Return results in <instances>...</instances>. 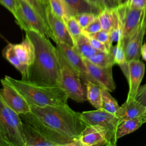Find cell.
<instances>
[{
    "label": "cell",
    "mask_w": 146,
    "mask_h": 146,
    "mask_svg": "<svg viewBox=\"0 0 146 146\" xmlns=\"http://www.w3.org/2000/svg\"><path fill=\"white\" fill-rule=\"evenodd\" d=\"M25 32L35 48V57L30 68L29 80L41 85L60 86L62 65L57 47L44 35L33 30Z\"/></svg>",
    "instance_id": "obj_1"
},
{
    "label": "cell",
    "mask_w": 146,
    "mask_h": 146,
    "mask_svg": "<svg viewBox=\"0 0 146 146\" xmlns=\"http://www.w3.org/2000/svg\"><path fill=\"white\" fill-rule=\"evenodd\" d=\"M31 112L52 129L74 140L79 138L87 125L80 113L74 111L67 104L44 107L31 106Z\"/></svg>",
    "instance_id": "obj_2"
},
{
    "label": "cell",
    "mask_w": 146,
    "mask_h": 146,
    "mask_svg": "<svg viewBox=\"0 0 146 146\" xmlns=\"http://www.w3.org/2000/svg\"><path fill=\"white\" fill-rule=\"evenodd\" d=\"M19 115L26 146H81L78 139L74 140L65 137L43 123L31 112Z\"/></svg>",
    "instance_id": "obj_3"
},
{
    "label": "cell",
    "mask_w": 146,
    "mask_h": 146,
    "mask_svg": "<svg viewBox=\"0 0 146 146\" xmlns=\"http://www.w3.org/2000/svg\"><path fill=\"white\" fill-rule=\"evenodd\" d=\"M5 78L22 94L30 106L44 107L67 104V95L59 86L41 85L8 75Z\"/></svg>",
    "instance_id": "obj_4"
},
{
    "label": "cell",
    "mask_w": 146,
    "mask_h": 146,
    "mask_svg": "<svg viewBox=\"0 0 146 146\" xmlns=\"http://www.w3.org/2000/svg\"><path fill=\"white\" fill-rule=\"evenodd\" d=\"M2 54L3 57L20 72L22 79L29 80L30 68L34 60L35 48L26 35L21 43H8L3 48Z\"/></svg>",
    "instance_id": "obj_5"
},
{
    "label": "cell",
    "mask_w": 146,
    "mask_h": 146,
    "mask_svg": "<svg viewBox=\"0 0 146 146\" xmlns=\"http://www.w3.org/2000/svg\"><path fill=\"white\" fill-rule=\"evenodd\" d=\"M0 132L10 146H26L20 115L4 102L1 95Z\"/></svg>",
    "instance_id": "obj_6"
},
{
    "label": "cell",
    "mask_w": 146,
    "mask_h": 146,
    "mask_svg": "<svg viewBox=\"0 0 146 146\" xmlns=\"http://www.w3.org/2000/svg\"><path fill=\"white\" fill-rule=\"evenodd\" d=\"M17 9L14 17L15 22L20 28L25 31H35L54 42L55 38L52 33L39 14L24 1L17 0Z\"/></svg>",
    "instance_id": "obj_7"
},
{
    "label": "cell",
    "mask_w": 146,
    "mask_h": 146,
    "mask_svg": "<svg viewBox=\"0 0 146 146\" xmlns=\"http://www.w3.org/2000/svg\"><path fill=\"white\" fill-rule=\"evenodd\" d=\"M80 116L87 125H97L107 132L108 146H115L117 139L116 132L120 120L115 115L108 112L103 110H95L93 111L80 112Z\"/></svg>",
    "instance_id": "obj_8"
},
{
    "label": "cell",
    "mask_w": 146,
    "mask_h": 146,
    "mask_svg": "<svg viewBox=\"0 0 146 146\" xmlns=\"http://www.w3.org/2000/svg\"><path fill=\"white\" fill-rule=\"evenodd\" d=\"M60 58L62 65L60 86L66 92L68 99H71L78 103H83L87 100L86 91L83 87L79 76L66 63L60 54Z\"/></svg>",
    "instance_id": "obj_9"
},
{
    "label": "cell",
    "mask_w": 146,
    "mask_h": 146,
    "mask_svg": "<svg viewBox=\"0 0 146 146\" xmlns=\"http://www.w3.org/2000/svg\"><path fill=\"white\" fill-rule=\"evenodd\" d=\"M56 47L66 63L72 69L85 83L92 82L83 58L73 47L59 42H55Z\"/></svg>",
    "instance_id": "obj_10"
},
{
    "label": "cell",
    "mask_w": 146,
    "mask_h": 146,
    "mask_svg": "<svg viewBox=\"0 0 146 146\" xmlns=\"http://www.w3.org/2000/svg\"><path fill=\"white\" fill-rule=\"evenodd\" d=\"M0 95L4 102L19 115L31 112V106L22 94L5 78L1 79Z\"/></svg>",
    "instance_id": "obj_11"
},
{
    "label": "cell",
    "mask_w": 146,
    "mask_h": 146,
    "mask_svg": "<svg viewBox=\"0 0 146 146\" xmlns=\"http://www.w3.org/2000/svg\"><path fill=\"white\" fill-rule=\"evenodd\" d=\"M123 29V41L127 39L145 17L146 9L131 8L122 4L116 8Z\"/></svg>",
    "instance_id": "obj_12"
},
{
    "label": "cell",
    "mask_w": 146,
    "mask_h": 146,
    "mask_svg": "<svg viewBox=\"0 0 146 146\" xmlns=\"http://www.w3.org/2000/svg\"><path fill=\"white\" fill-rule=\"evenodd\" d=\"M146 15L136 30L129 38L123 41V47L128 61L133 59H140L143 42L145 35Z\"/></svg>",
    "instance_id": "obj_13"
},
{
    "label": "cell",
    "mask_w": 146,
    "mask_h": 146,
    "mask_svg": "<svg viewBox=\"0 0 146 146\" xmlns=\"http://www.w3.org/2000/svg\"><path fill=\"white\" fill-rule=\"evenodd\" d=\"M83 59L93 83L99 84L110 92L113 91L116 88V84L112 75V67H99L87 59Z\"/></svg>",
    "instance_id": "obj_14"
},
{
    "label": "cell",
    "mask_w": 146,
    "mask_h": 146,
    "mask_svg": "<svg viewBox=\"0 0 146 146\" xmlns=\"http://www.w3.org/2000/svg\"><path fill=\"white\" fill-rule=\"evenodd\" d=\"M47 19L48 26L55 38L54 42L59 41L74 47V43L66 22L52 12L48 5L47 6Z\"/></svg>",
    "instance_id": "obj_15"
},
{
    "label": "cell",
    "mask_w": 146,
    "mask_h": 146,
    "mask_svg": "<svg viewBox=\"0 0 146 146\" xmlns=\"http://www.w3.org/2000/svg\"><path fill=\"white\" fill-rule=\"evenodd\" d=\"M78 140L81 146H108L106 131L97 125H87L80 133Z\"/></svg>",
    "instance_id": "obj_16"
},
{
    "label": "cell",
    "mask_w": 146,
    "mask_h": 146,
    "mask_svg": "<svg viewBox=\"0 0 146 146\" xmlns=\"http://www.w3.org/2000/svg\"><path fill=\"white\" fill-rule=\"evenodd\" d=\"M128 66L129 91L127 100L135 99L145 73V64L140 59H133L128 61Z\"/></svg>",
    "instance_id": "obj_17"
},
{
    "label": "cell",
    "mask_w": 146,
    "mask_h": 146,
    "mask_svg": "<svg viewBox=\"0 0 146 146\" xmlns=\"http://www.w3.org/2000/svg\"><path fill=\"white\" fill-rule=\"evenodd\" d=\"M146 111V107L142 105L135 99L127 100L120 106L115 115L120 122L123 120L140 117Z\"/></svg>",
    "instance_id": "obj_18"
},
{
    "label": "cell",
    "mask_w": 146,
    "mask_h": 146,
    "mask_svg": "<svg viewBox=\"0 0 146 146\" xmlns=\"http://www.w3.org/2000/svg\"><path fill=\"white\" fill-rule=\"evenodd\" d=\"M70 16L83 13H92L98 16L101 9L88 0H64Z\"/></svg>",
    "instance_id": "obj_19"
},
{
    "label": "cell",
    "mask_w": 146,
    "mask_h": 146,
    "mask_svg": "<svg viewBox=\"0 0 146 146\" xmlns=\"http://www.w3.org/2000/svg\"><path fill=\"white\" fill-rule=\"evenodd\" d=\"M114 58L115 64H117L122 71L127 82L129 79L128 61L127 60L123 43V39H120L115 46H112L111 51Z\"/></svg>",
    "instance_id": "obj_20"
},
{
    "label": "cell",
    "mask_w": 146,
    "mask_h": 146,
    "mask_svg": "<svg viewBox=\"0 0 146 146\" xmlns=\"http://www.w3.org/2000/svg\"><path fill=\"white\" fill-rule=\"evenodd\" d=\"M87 100L97 110H102V88L99 84L88 82L85 83Z\"/></svg>",
    "instance_id": "obj_21"
},
{
    "label": "cell",
    "mask_w": 146,
    "mask_h": 146,
    "mask_svg": "<svg viewBox=\"0 0 146 146\" xmlns=\"http://www.w3.org/2000/svg\"><path fill=\"white\" fill-rule=\"evenodd\" d=\"M73 47L83 59H88L98 52L91 45L88 37L83 33L75 42Z\"/></svg>",
    "instance_id": "obj_22"
},
{
    "label": "cell",
    "mask_w": 146,
    "mask_h": 146,
    "mask_svg": "<svg viewBox=\"0 0 146 146\" xmlns=\"http://www.w3.org/2000/svg\"><path fill=\"white\" fill-rule=\"evenodd\" d=\"M143 124L144 123L140 117L122 121L119 124L116 130V139L118 140L121 137L135 131Z\"/></svg>",
    "instance_id": "obj_23"
},
{
    "label": "cell",
    "mask_w": 146,
    "mask_h": 146,
    "mask_svg": "<svg viewBox=\"0 0 146 146\" xmlns=\"http://www.w3.org/2000/svg\"><path fill=\"white\" fill-rule=\"evenodd\" d=\"M88 60L92 63L102 67H112L115 64L114 58L111 52L98 51L90 57Z\"/></svg>",
    "instance_id": "obj_24"
},
{
    "label": "cell",
    "mask_w": 146,
    "mask_h": 146,
    "mask_svg": "<svg viewBox=\"0 0 146 146\" xmlns=\"http://www.w3.org/2000/svg\"><path fill=\"white\" fill-rule=\"evenodd\" d=\"M110 91L106 88H102V110L112 114H115L120 106L116 100L111 95Z\"/></svg>",
    "instance_id": "obj_25"
},
{
    "label": "cell",
    "mask_w": 146,
    "mask_h": 146,
    "mask_svg": "<svg viewBox=\"0 0 146 146\" xmlns=\"http://www.w3.org/2000/svg\"><path fill=\"white\" fill-rule=\"evenodd\" d=\"M117 15L116 9H104L98 15L103 30L110 31Z\"/></svg>",
    "instance_id": "obj_26"
},
{
    "label": "cell",
    "mask_w": 146,
    "mask_h": 146,
    "mask_svg": "<svg viewBox=\"0 0 146 146\" xmlns=\"http://www.w3.org/2000/svg\"><path fill=\"white\" fill-rule=\"evenodd\" d=\"M48 6L52 12L65 22L71 17L64 0H48Z\"/></svg>",
    "instance_id": "obj_27"
},
{
    "label": "cell",
    "mask_w": 146,
    "mask_h": 146,
    "mask_svg": "<svg viewBox=\"0 0 146 146\" xmlns=\"http://www.w3.org/2000/svg\"><path fill=\"white\" fill-rule=\"evenodd\" d=\"M66 24L74 43H75L78 38L83 34L82 29L80 27L74 16L70 17L66 21Z\"/></svg>",
    "instance_id": "obj_28"
},
{
    "label": "cell",
    "mask_w": 146,
    "mask_h": 146,
    "mask_svg": "<svg viewBox=\"0 0 146 146\" xmlns=\"http://www.w3.org/2000/svg\"><path fill=\"white\" fill-rule=\"evenodd\" d=\"M86 35L90 38H94V39L99 40V42H102V43H103L107 48L108 51L110 52L113 46L112 44V42L111 39L110 33L108 31L102 29L97 33H95L94 34H88Z\"/></svg>",
    "instance_id": "obj_29"
},
{
    "label": "cell",
    "mask_w": 146,
    "mask_h": 146,
    "mask_svg": "<svg viewBox=\"0 0 146 146\" xmlns=\"http://www.w3.org/2000/svg\"><path fill=\"white\" fill-rule=\"evenodd\" d=\"M31 7H33L42 17L45 23L47 25V5L43 3L40 0H23Z\"/></svg>",
    "instance_id": "obj_30"
},
{
    "label": "cell",
    "mask_w": 146,
    "mask_h": 146,
    "mask_svg": "<svg viewBox=\"0 0 146 146\" xmlns=\"http://www.w3.org/2000/svg\"><path fill=\"white\" fill-rule=\"evenodd\" d=\"M74 17L83 30L90 25L98 17V15L92 13H83L79 14Z\"/></svg>",
    "instance_id": "obj_31"
},
{
    "label": "cell",
    "mask_w": 146,
    "mask_h": 146,
    "mask_svg": "<svg viewBox=\"0 0 146 146\" xmlns=\"http://www.w3.org/2000/svg\"><path fill=\"white\" fill-rule=\"evenodd\" d=\"M102 30L98 16L86 27L82 30L83 33L86 35L94 34Z\"/></svg>",
    "instance_id": "obj_32"
},
{
    "label": "cell",
    "mask_w": 146,
    "mask_h": 146,
    "mask_svg": "<svg viewBox=\"0 0 146 146\" xmlns=\"http://www.w3.org/2000/svg\"><path fill=\"white\" fill-rule=\"evenodd\" d=\"M98 3L101 10L104 9H116L123 4L121 0H98Z\"/></svg>",
    "instance_id": "obj_33"
},
{
    "label": "cell",
    "mask_w": 146,
    "mask_h": 146,
    "mask_svg": "<svg viewBox=\"0 0 146 146\" xmlns=\"http://www.w3.org/2000/svg\"><path fill=\"white\" fill-rule=\"evenodd\" d=\"M0 4L6 8L13 15H15L18 5L17 0H0Z\"/></svg>",
    "instance_id": "obj_34"
},
{
    "label": "cell",
    "mask_w": 146,
    "mask_h": 146,
    "mask_svg": "<svg viewBox=\"0 0 146 146\" xmlns=\"http://www.w3.org/2000/svg\"><path fill=\"white\" fill-rule=\"evenodd\" d=\"M135 99L146 107V84L140 86L135 96Z\"/></svg>",
    "instance_id": "obj_35"
},
{
    "label": "cell",
    "mask_w": 146,
    "mask_h": 146,
    "mask_svg": "<svg viewBox=\"0 0 146 146\" xmlns=\"http://www.w3.org/2000/svg\"><path fill=\"white\" fill-rule=\"evenodd\" d=\"M124 4L131 8L137 9H146V0H127Z\"/></svg>",
    "instance_id": "obj_36"
},
{
    "label": "cell",
    "mask_w": 146,
    "mask_h": 146,
    "mask_svg": "<svg viewBox=\"0 0 146 146\" xmlns=\"http://www.w3.org/2000/svg\"><path fill=\"white\" fill-rule=\"evenodd\" d=\"M88 38H89V40H90V42L91 45L93 46V47L95 49H96L98 51L109 52L107 48L103 43H102V42H99V40H98L94 38H90V37H88Z\"/></svg>",
    "instance_id": "obj_37"
},
{
    "label": "cell",
    "mask_w": 146,
    "mask_h": 146,
    "mask_svg": "<svg viewBox=\"0 0 146 146\" xmlns=\"http://www.w3.org/2000/svg\"><path fill=\"white\" fill-rule=\"evenodd\" d=\"M0 146H10L9 143L3 137L0 132Z\"/></svg>",
    "instance_id": "obj_38"
},
{
    "label": "cell",
    "mask_w": 146,
    "mask_h": 146,
    "mask_svg": "<svg viewBox=\"0 0 146 146\" xmlns=\"http://www.w3.org/2000/svg\"><path fill=\"white\" fill-rule=\"evenodd\" d=\"M141 56L142 58L146 62V43L143 44L141 49Z\"/></svg>",
    "instance_id": "obj_39"
},
{
    "label": "cell",
    "mask_w": 146,
    "mask_h": 146,
    "mask_svg": "<svg viewBox=\"0 0 146 146\" xmlns=\"http://www.w3.org/2000/svg\"><path fill=\"white\" fill-rule=\"evenodd\" d=\"M140 117L141 118L143 121L144 123H146V111H145V112L140 116Z\"/></svg>",
    "instance_id": "obj_40"
},
{
    "label": "cell",
    "mask_w": 146,
    "mask_h": 146,
    "mask_svg": "<svg viewBox=\"0 0 146 146\" xmlns=\"http://www.w3.org/2000/svg\"><path fill=\"white\" fill-rule=\"evenodd\" d=\"M88 1H90V2H91L92 3L96 5L97 6H98V0H88ZM99 7V6H98Z\"/></svg>",
    "instance_id": "obj_41"
},
{
    "label": "cell",
    "mask_w": 146,
    "mask_h": 146,
    "mask_svg": "<svg viewBox=\"0 0 146 146\" xmlns=\"http://www.w3.org/2000/svg\"><path fill=\"white\" fill-rule=\"evenodd\" d=\"M43 3H44L46 5H48V0H40Z\"/></svg>",
    "instance_id": "obj_42"
},
{
    "label": "cell",
    "mask_w": 146,
    "mask_h": 146,
    "mask_svg": "<svg viewBox=\"0 0 146 146\" xmlns=\"http://www.w3.org/2000/svg\"><path fill=\"white\" fill-rule=\"evenodd\" d=\"M121 2H122V3L124 4V3H125L126 2L127 0H121Z\"/></svg>",
    "instance_id": "obj_43"
},
{
    "label": "cell",
    "mask_w": 146,
    "mask_h": 146,
    "mask_svg": "<svg viewBox=\"0 0 146 146\" xmlns=\"http://www.w3.org/2000/svg\"><path fill=\"white\" fill-rule=\"evenodd\" d=\"M145 36H146V24H145Z\"/></svg>",
    "instance_id": "obj_44"
},
{
    "label": "cell",
    "mask_w": 146,
    "mask_h": 146,
    "mask_svg": "<svg viewBox=\"0 0 146 146\" xmlns=\"http://www.w3.org/2000/svg\"><path fill=\"white\" fill-rule=\"evenodd\" d=\"M0 36H1V37H2V38H3V36H2V35H1V34H0Z\"/></svg>",
    "instance_id": "obj_45"
}]
</instances>
